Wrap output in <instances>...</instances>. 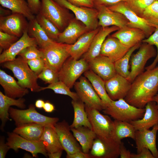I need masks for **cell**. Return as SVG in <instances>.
<instances>
[{"label":"cell","instance_id":"52","mask_svg":"<svg viewBox=\"0 0 158 158\" xmlns=\"http://www.w3.org/2000/svg\"><path fill=\"white\" fill-rule=\"evenodd\" d=\"M125 0H94L95 6L102 5L109 7Z\"/></svg>","mask_w":158,"mask_h":158},{"label":"cell","instance_id":"55","mask_svg":"<svg viewBox=\"0 0 158 158\" xmlns=\"http://www.w3.org/2000/svg\"><path fill=\"white\" fill-rule=\"evenodd\" d=\"M43 109L46 112L51 113L55 110L54 105L49 101L45 102Z\"/></svg>","mask_w":158,"mask_h":158},{"label":"cell","instance_id":"24","mask_svg":"<svg viewBox=\"0 0 158 158\" xmlns=\"http://www.w3.org/2000/svg\"><path fill=\"white\" fill-rule=\"evenodd\" d=\"M119 29L115 26L100 27L99 31L94 37L88 50L82 56V58L88 62L99 56L103 44L107 36Z\"/></svg>","mask_w":158,"mask_h":158},{"label":"cell","instance_id":"61","mask_svg":"<svg viewBox=\"0 0 158 158\" xmlns=\"http://www.w3.org/2000/svg\"></svg>","mask_w":158,"mask_h":158},{"label":"cell","instance_id":"3","mask_svg":"<svg viewBox=\"0 0 158 158\" xmlns=\"http://www.w3.org/2000/svg\"><path fill=\"white\" fill-rule=\"evenodd\" d=\"M10 117L13 120L16 126L28 123H34L44 127L55 128V125L59 120L57 117H50L39 113L33 104L29 105L27 109H19L10 107Z\"/></svg>","mask_w":158,"mask_h":158},{"label":"cell","instance_id":"14","mask_svg":"<svg viewBox=\"0 0 158 158\" xmlns=\"http://www.w3.org/2000/svg\"><path fill=\"white\" fill-rule=\"evenodd\" d=\"M111 10L121 13L128 20V26L140 29L145 33L148 38L155 31L156 28L143 18L137 15L127 5L124 1H121L108 7Z\"/></svg>","mask_w":158,"mask_h":158},{"label":"cell","instance_id":"57","mask_svg":"<svg viewBox=\"0 0 158 158\" xmlns=\"http://www.w3.org/2000/svg\"><path fill=\"white\" fill-rule=\"evenodd\" d=\"M12 13V11L9 9H6L0 6V17H4L9 16Z\"/></svg>","mask_w":158,"mask_h":158},{"label":"cell","instance_id":"31","mask_svg":"<svg viewBox=\"0 0 158 158\" xmlns=\"http://www.w3.org/2000/svg\"><path fill=\"white\" fill-rule=\"evenodd\" d=\"M89 70L84 73V75L90 82L106 108L110 105L112 100L106 91L105 81L92 70Z\"/></svg>","mask_w":158,"mask_h":158},{"label":"cell","instance_id":"48","mask_svg":"<svg viewBox=\"0 0 158 158\" xmlns=\"http://www.w3.org/2000/svg\"><path fill=\"white\" fill-rule=\"evenodd\" d=\"M74 5L90 8H95L94 0H66Z\"/></svg>","mask_w":158,"mask_h":158},{"label":"cell","instance_id":"18","mask_svg":"<svg viewBox=\"0 0 158 158\" xmlns=\"http://www.w3.org/2000/svg\"><path fill=\"white\" fill-rule=\"evenodd\" d=\"M152 130L144 129L136 130L135 139L137 153L146 148L151 151L154 158H158V150L156 144L158 124L154 126Z\"/></svg>","mask_w":158,"mask_h":158},{"label":"cell","instance_id":"50","mask_svg":"<svg viewBox=\"0 0 158 158\" xmlns=\"http://www.w3.org/2000/svg\"><path fill=\"white\" fill-rule=\"evenodd\" d=\"M32 13L37 15L39 13L41 6L40 0H26Z\"/></svg>","mask_w":158,"mask_h":158},{"label":"cell","instance_id":"23","mask_svg":"<svg viewBox=\"0 0 158 158\" xmlns=\"http://www.w3.org/2000/svg\"><path fill=\"white\" fill-rule=\"evenodd\" d=\"M32 45L37 46V43L35 39L29 36L27 30L17 41L1 53L0 55V63L14 60L23 49Z\"/></svg>","mask_w":158,"mask_h":158},{"label":"cell","instance_id":"8","mask_svg":"<svg viewBox=\"0 0 158 158\" xmlns=\"http://www.w3.org/2000/svg\"><path fill=\"white\" fill-rule=\"evenodd\" d=\"M121 142L115 140L111 136H96L89 153L90 158H118L119 156Z\"/></svg>","mask_w":158,"mask_h":158},{"label":"cell","instance_id":"22","mask_svg":"<svg viewBox=\"0 0 158 158\" xmlns=\"http://www.w3.org/2000/svg\"><path fill=\"white\" fill-rule=\"evenodd\" d=\"M88 63L90 69L105 81L117 74L114 63L106 56L99 55Z\"/></svg>","mask_w":158,"mask_h":158},{"label":"cell","instance_id":"16","mask_svg":"<svg viewBox=\"0 0 158 158\" xmlns=\"http://www.w3.org/2000/svg\"><path fill=\"white\" fill-rule=\"evenodd\" d=\"M54 128L66 154H71L82 150L80 144L71 131L70 125L65 120L57 123Z\"/></svg>","mask_w":158,"mask_h":158},{"label":"cell","instance_id":"13","mask_svg":"<svg viewBox=\"0 0 158 158\" xmlns=\"http://www.w3.org/2000/svg\"><path fill=\"white\" fill-rule=\"evenodd\" d=\"M62 6L71 11L75 18L90 30H95L99 26L98 11L95 8H90L77 6L66 0H54Z\"/></svg>","mask_w":158,"mask_h":158},{"label":"cell","instance_id":"45","mask_svg":"<svg viewBox=\"0 0 158 158\" xmlns=\"http://www.w3.org/2000/svg\"><path fill=\"white\" fill-rule=\"evenodd\" d=\"M142 42L154 45L157 47V55L155 59L151 64L145 68L146 70L152 69L156 67L158 62V26L156 28L155 31L151 35L143 40Z\"/></svg>","mask_w":158,"mask_h":158},{"label":"cell","instance_id":"60","mask_svg":"<svg viewBox=\"0 0 158 158\" xmlns=\"http://www.w3.org/2000/svg\"></svg>","mask_w":158,"mask_h":158},{"label":"cell","instance_id":"25","mask_svg":"<svg viewBox=\"0 0 158 158\" xmlns=\"http://www.w3.org/2000/svg\"><path fill=\"white\" fill-rule=\"evenodd\" d=\"M145 112L142 117L130 123L135 130L149 129L158 124V108L155 102H148L145 105Z\"/></svg>","mask_w":158,"mask_h":158},{"label":"cell","instance_id":"21","mask_svg":"<svg viewBox=\"0 0 158 158\" xmlns=\"http://www.w3.org/2000/svg\"><path fill=\"white\" fill-rule=\"evenodd\" d=\"M90 30L82 22L75 18H72L66 27L61 32L56 42L73 44L82 35Z\"/></svg>","mask_w":158,"mask_h":158},{"label":"cell","instance_id":"44","mask_svg":"<svg viewBox=\"0 0 158 158\" xmlns=\"http://www.w3.org/2000/svg\"><path fill=\"white\" fill-rule=\"evenodd\" d=\"M39 78L45 83L51 84L59 81L58 72L46 65L41 73L38 75Z\"/></svg>","mask_w":158,"mask_h":158},{"label":"cell","instance_id":"34","mask_svg":"<svg viewBox=\"0 0 158 158\" xmlns=\"http://www.w3.org/2000/svg\"><path fill=\"white\" fill-rule=\"evenodd\" d=\"M47 153L64 150L54 128L44 127L40 138Z\"/></svg>","mask_w":158,"mask_h":158},{"label":"cell","instance_id":"49","mask_svg":"<svg viewBox=\"0 0 158 158\" xmlns=\"http://www.w3.org/2000/svg\"><path fill=\"white\" fill-rule=\"evenodd\" d=\"M130 158H154L152 153L148 149L143 148L140 152L136 154L131 153Z\"/></svg>","mask_w":158,"mask_h":158},{"label":"cell","instance_id":"12","mask_svg":"<svg viewBox=\"0 0 158 158\" xmlns=\"http://www.w3.org/2000/svg\"><path fill=\"white\" fill-rule=\"evenodd\" d=\"M85 110L91 125L92 129L96 136H111L114 128V121L110 117L107 115L102 114L100 111L97 109L90 108L86 105Z\"/></svg>","mask_w":158,"mask_h":158},{"label":"cell","instance_id":"10","mask_svg":"<svg viewBox=\"0 0 158 158\" xmlns=\"http://www.w3.org/2000/svg\"><path fill=\"white\" fill-rule=\"evenodd\" d=\"M75 89L80 99L85 105L99 111L106 107L99 96L91 84L85 76H81L74 85Z\"/></svg>","mask_w":158,"mask_h":158},{"label":"cell","instance_id":"28","mask_svg":"<svg viewBox=\"0 0 158 158\" xmlns=\"http://www.w3.org/2000/svg\"><path fill=\"white\" fill-rule=\"evenodd\" d=\"M0 84L4 90L5 94L13 98L23 97L29 93L28 89L21 87L13 77L1 69Z\"/></svg>","mask_w":158,"mask_h":158},{"label":"cell","instance_id":"26","mask_svg":"<svg viewBox=\"0 0 158 158\" xmlns=\"http://www.w3.org/2000/svg\"><path fill=\"white\" fill-rule=\"evenodd\" d=\"M111 36L130 48L141 43L146 37L145 33L141 29L128 26L120 28Z\"/></svg>","mask_w":158,"mask_h":158},{"label":"cell","instance_id":"38","mask_svg":"<svg viewBox=\"0 0 158 158\" xmlns=\"http://www.w3.org/2000/svg\"><path fill=\"white\" fill-rule=\"evenodd\" d=\"M141 44H138L130 48L124 56L114 62L115 68L117 74L127 78L130 73L129 63L133 52L138 49Z\"/></svg>","mask_w":158,"mask_h":158},{"label":"cell","instance_id":"35","mask_svg":"<svg viewBox=\"0 0 158 158\" xmlns=\"http://www.w3.org/2000/svg\"><path fill=\"white\" fill-rule=\"evenodd\" d=\"M0 4L3 7L10 10L12 13L21 14L29 21L35 18L25 0H0Z\"/></svg>","mask_w":158,"mask_h":158},{"label":"cell","instance_id":"53","mask_svg":"<svg viewBox=\"0 0 158 158\" xmlns=\"http://www.w3.org/2000/svg\"><path fill=\"white\" fill-rule=\"evenodd\" d=\"M131 152L128 150H127L124 143L121 142L120 147L119 156L121 158H130Z\"/></svg>","mask_w":158,"mask_h":158},{"label":"cell","instance_id":"51","mask_svg":"<svg viewBox=\"0 0 158 158\" xmlns=\"http://www.w3.org/2000/svg\"><path fill=\"white\" fill-rule=\"evenodd\" d=\"M4 136H1L0 139V158L5 157L6 154L10 149L9 146L5 142Z\"/></svg>","mask_w":158,"mask_h":158},{"label":"cell","instance_id":"17","mask_svg":"<svg viewBox=\"0 0 158 158\" xmlns=\"http://www.w3.org/2000/svg\"><path fill=\"white\" fill-rule=\"evenodd\" d=\"M95 8L98 11L99 26L104 28L115 26L120 28L128 26L129 21L122 13L113 11L105 6H95Z\"/></svg>","mask_w":158,"mask_h":158},{"label":"cell","instance_id":"36","mask_svg":"<svg viewBox=\"0 0 158 158\" xmlns=\"http://www.w3.org/2000/svg\"><path fill=\"white\" fill-rule=\"evenodd\" d=\"M28 29L29 36L36 40L40 48H43L53 41L49 38L36 18L29 21Z\"/></svg>","mask_w":158,"mask_h":158},{"label":"cell","instance_id":"7","mask_svg":"<svg viewBox=\"0 0 158 158\" xmlns=\"http://www.w3.org/2000/svg\"><path fill=\"white\" fill-rule=\"evenodd\" d=\"M68 44L53 41L43 48L45 64L58 72L66 60L70 56L68 51Z\"/></svg>","mask_w":158,"mask_h":158},{"label":"cell","instance_id":"58","mask_svg":"<svg viewBox=\"0 0 158 158\" xmlns=\"http://www.w3.org/2000/svg\"><path fill=\"white\" fill-rule=\"evenodd\" d=\"M45 102L42 99H38L36 100L35 103V107L38 109L43 108Z\"/></svg>","mask_w":158,"mask_h":158},{"label":"cell","instance_id":"54","mask_svg":"<svg viewBox=\"0 0 158 158\" xmlns=\"http://www.w3.org/2000/svg\"><path fill=\"white\" fill-rule=\"evenodd\" d=\"M66 158H90L89 154L84 152L82 150L76 152L71 154H66Z\"/></svg>","mask_w":158,"mask_h":158},{"label":"cell","instance_id":"33","mask_svg":"<svg viewBox=\"0 0 158 158\" xmlns=\"http://www.w3.org/2000/svg\"><path fill=\"white\" fill-rule=\"evenodd\" d=\"M71 104L73 109L74 116L73 122L70 125V128L83 126L92 129L91 125L85 110V104L79 99L72 100Z\"/></svg>","mask_w":158,"mask_h":158},{"label":"cell","instance_id":"40","mask_svg":"<svg viewBox=\"0 0 158 158\" xmlns=\"http://www.w3.org/2000/svg\"><path fill=\"white\" fill-rule=\"evenodd\" d=\"M47 89L52 90L56 94L67 95L72 100H77L80 99L76 92L71 91L68 87L60 81L49 84L46 87H41L40 91Z\"/></svg>","mask_w":158,"mask_h":158},{"label":"cell","instance_id":"15","mask_svg":"<svg viewBox=\"0 0 158 158\" xmlns=\"http://www.w3.org/2000/svg\"><path fill=\"white\" fill-rule=\"evenodd\" d=\"M26 18L23 15L17 13L0 17V31L20 38L28 29L29 23Z\"/></svg>","mask_w":158,"mask_h":158},{"label":"cell","instance_id":"32","mask_svg":"<svg viewBox=\"0 0 158 158\" xmlns=\"http://www.w3.org/2000/svg\"><path fill=\"white\" fill-rule=\"evenodd\" d=\"M44 127L36 123H25L16 126L13 132L29 140L39 141L43 132Z\"/></svg>","mask_w":158,"mask_h":158},{"label":"cell","instance_id":"4","mask_svg":"<svg viewBox=\"0 0 158 158\" xmlns=\"http://www.w3.org/2000/svg\"><path fill=\"white\" fill-rule=\"evenodd\" d=\"M145 111V108H137L128 103L124 99H120L112 100L102 111L114 120L130 122L142 118Z\"/></svg>","mask_w":158,"mask_h":158},{"label":"cell","instance_id":"39","mask_svg":"<svg viewBox=\"0 0 158 158\" xmlns=\"http://www.w3.org/2000/svg\"><path fill=\"white\" fill-rule=\"evenodd\" d=\"M35 18L49 37L56 42L61 32L59 29L50 20L39 13L36 15Z\"/></svg>","mask_w":158,"mask_h":158},{"label":"cell","instance_id":"27","mask_svg":"<svg viewBox=\"0 0 158 158\" xmlns=\"http://www.w3.org/2000/svg\"><path fill=\"white\" fill-rule=\"evenodd\" d=\"M100 28V27H98L95 30L89 31L80 37L74 44H68V50L70 56L78 60L86 52L94 37Z\"/></svg>","mask_w":158,"mask_h":158},{"label":"cell","instance_id":"1","mask_svg":"<svg viewBox=\"0 0 158 158\" xmlns=\"http://www.w3.org/2000/svg\"><path fill=\"white\" fill-rule=\"evenodd\" d=\"M158 92V66L147 70L138 75L131 83L124 98L129 104L140 108H145L152 101Z\"/></svg>","mask_w":158,"mask_h":158},{"label":"cell","instance_id":"59","mask_svg":"<svg viewBox=\"0 0 158 158\" xmlns=\"http://www.w3.org/2000/svg\"><path fill=\"white\" fill-rule=\"evenodd\" d=\"M153 101L155 102L158 108V94H157L154 97Z\"/></svg>","mask_w":158,"mask_h":158},{"label":"cell","instance_id":"30","mask_svg":"<svg viewBox=\"0 0 158 158\" xmlns=\"http://www.w3.org/2000/svg\"><path fill=\"white\" fill-rule=\"evenodd\" d=\"M72 133L81 146L82 151L89 154L96 135L92 129L83 126L71 128Z\"/></svg>","mask_w":158,"mask_h":158},{"label":"cell","instance_id":"47","mask_svg":"<svg viewBox=\"0 0 158 158\" xmlns=\"http://www.w3.org/2000/svg\"><path fill=\"white\" fill-rule=\"evenodd\" d=\"M26 61L31 70L37 75L42 71L45 66L44 58H37L28 60Z\"/></svg>","mask_w":158,"mask_h":158},{"label":"cell","instance_id":"6","mask_svg":"<svg viewBox=\"0 0 158 158\" xmlns=\"http://www.w3.org/2000/svg\"><path fill=\"white\" fill-rule=\"evenodd\" d=\"M90 69L88 62L84 58L76 60L70 56L58 72L59 81L71 89L81 75Z\"/></svg>","mask_w":158,"mask_h":158},{"label":"cell","instance_id":"2","mask_svg":"<svg viewBox=\"0 0 158 158\" xmlns=\"http://www.w3.org/2000/svg\"><path fill=\"white\" fill-rule=\"evenodd\" d=\"M4 67L11 70L18 80V84L33 92L40 91L41 87L37 83L38 75L30 68L26 61L21 56L3 63Z\"/></svg>","mask_w":158,"mask_h":158},{"label":"cell","instance_id":"29","mask_svg":"<svg viewBox=\"0 0 158 158\" xmlns=\"http://www.w3.org/2000/svg\"><path fill=\"white\" fill-rule=\"evenodd\" d=\"M25 99L21 97L16 99L9 97L0 91V118L1 122L0 129L4 131L6 122L9 120V109L11 106H16L22 109L26 107Z\"/></svg>","mask_w":158,"mask_h":158},{"label":"cell","instance_id":"19","mask_svg":"<svg viewBox=\"0 0 158 158\" xmlns=\"http://www.w3.org/2000/svg\"><path fill=\"white\" fill-rule=\"evenodd\" d=\"M131 83L127 78L117 73L105 81L106 90L112 100L124 99L130 89Z\"/></svg>","mask_w":158,"mask_h":158},{"label":"cell","instance_id":"20","mask_svg":"<svg viewBox=\"0 0 158 158\" xmlns=\"http://www.w3.org/2000/svg\"><path fill=\"white\" fill-rule=\"evenodd\" d=\"M130 48L117 38L109 35L103 44L100 55L109 58L114 63L124 56Z\"/></svg>","mask_w":158,"mask_h":158},{"label":"cell","instance_id":"56","mask_svg":"<svg viewBox=\"0 0 158 158\" xmlns=\"http://www.w3.org/2000/svg\"><path fill=\"white\" fill-rule=\"evenodd\" d=\"M63 150L51 153H48L47 157L49 158H60L62 155Z\"/></svg>","mask_w":158,"mask_h":158},{"label":"cell","instance_id":"9","mask_svg":"<svg viewBox=\"0 0 158 158\" xmlns=\"http://www.w3.org/2000/svg\"><path fill=\"white\" fill-rule=\"evenodd\" d=\"M138 51L132 55L130 63L131 71L127 78L131 83L139 74L143 72L145 66L150 59L156 57L157 50L154 46L146 42L141 44Z\"/></svg>","mask_w":158,"mask_h":158},{"label":"cell","instance_id":"43","mask_svg":"<svg viewBox=\"0 0 158 158\" xmlns=\"http://www.w3.org/2000/svg\"><path fill=\"white\" fill-rule=\"evenodd\" d=\"M37 46L32 45L28 47L21 51L18 55L26 61L37 58H44L43 52L40 49H38Z\"/></svg>","mask_w":158,"mask_h":158},{"label":"cell","instance_id":"37","mask_svg":"<svg viewBox=\"0 0 158 158\" xmlns=\"http://www.w3.org/2000/svg\"><path fill=\"white\" fill-rule=\"evenodd\" d=\"M135 130L130 123L114 120L111 136L119 141H121V140L127 138L134 140Z\"/></svg>","mask_w":158,"mask_h":158},{"label":"cell","instance_id":"11","mask_svg":"<svg viewBox=\"0 0 158 158\" xmlns=\"http://www.w3.org/2000/svg\"><path fill=\"white\" fill-rule=\"evenodd\" d=\"M6 143L10 149L18 152L19 149L30 153L33 157H37L41 154L47 157V152L42 141H34L25 139L13 132L7 133Z\"/></svg>","mask_w":158,"mask_h":158},{"label":"cell","instance_id":"5","mask_svg":"<svg viewBox=\"0 0 158 158\" xmlns=\"http://www.w3.org/2000/svg\"><path fill=\"white\" fill-rule=\"evenodd\" d=\"M39 13L52 23L61 32L72 18L68 9L54 0H41Z\"/></svg>","mask_w":158,"mask_h":158},{"label":"cell","instance_id":"46","mask_svg":"<svg viewBox=\"0 0 158 158\" xmlns=\"http://www.w3.org/2000/svg\"><path fill=\"white\" fill-rule=\"evenodd\" d=\"M19 38L6 32L0 31V51L8 49L12 44L17 41Z\"/></svg>","mask_w":158,"mask_h":158},{"label":"cell","instance_id":"41","mask_svg":"<svg viewBox=\"0 0 158 158\" xmlns=\"http://www.w3.org/2000/svg\"><path fill=\"white\" fill-rule=\"evenodd\" d=\"M141 18L153 26H158V0H155L148 6L143 12Z\"/></svg>","mask_w":158,"mask_h":158},{"label":"cell","instance_id":"42","mask_svg":"<svg viewBox=\"0 0 158 158\" xmlns=\"http://www.w3.org/2000/svg\"><path fill=\"white\" fill-rule=\"evenodd\" d=\"M155 0H125L127 5L137 15L141 17L145 9Z\"/></svg>","mask_w":158,"mask_h":158}]
</instances>
